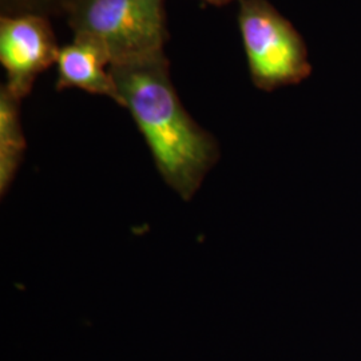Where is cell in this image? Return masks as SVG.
<instances>
[{
	"instance_id": "6da1fadb",
	"label": "cell",
	"mask_w": 361,
	"mask_h": 361,
	"mask_svg": "<svg viewBox=\"0 0 361 361\" xmlns=\"http://www.w3.org/2000/svg\"><path fill=\"white\" fill-rule=\"evenodd\" d=\"M125 109L147 143L155 168L183 201H190L219 162L217 140L188 113L170 77L165 51L110 66Z\"/></svg>"
},
{
	"instance_id": "7a4b0ae2",
	"label": "cell",
	"mask_w": 361,
	"mask_h": 361,
	"mask_svg": "<svg viewBox=\"0 0 361 361\" xmlns=\"http://www.w3.org/2000/svg\"><path fill=\"white\" fill-rule=\"evenodd\" d=\"M65 16L73 35L101 44L111 65L164 52L169 40L165 0H71Z\"/></svg>"
},
{
	"instance_id": "3957f363",
	"label": "cell",
	"mask_w": 361,
	"mask_h": 361,
	"mask_svg": "<svg viewBox=\"0 0 361 361\" xmlns=\"http://www.w3.org/2000/svg\"><path fill=\"white\" fill-rule=\"evenodd\" d=\"M238 27L250 79L257 89L274 91L310 77L305 40L269 0H240Z\"/></svg>"
},
{
	"instance_id": "277c9868",
	"label": "cell",
	"mask_w": 361,
	"mask_h": 361,
	"mask_svg": "<svg viewBox=\"0 0 361 361\" xmlns=\"http://www.w3.org/2000/svg\"><path fill=\"white\" fill-rule=\"evenodd\" d=\"M61 47L50 18L37 13L0 15V63L6 89L23 101L37 78L56 63Z\"/></svg>"
},
{
	"instance_id": "5b68a950",
	"label": "cell",
	"mask_w": 361,
	"mask_h": 361,
	"mask_svg": "<svg viewBox=\"0 0 361 361\" xmlns=\"http://www.w3.org/2000/svg\"><path fill=\"white\" fill-rule=\"evenodd\" d=\"M110 56L92 39L74 37L73 42L61 47L56 61V90L79 89L94 95L107 97L118 106H123L116 80L110 73Z\"/></svg>"
},
{
	"instance_id": "8992f818",
	"label": "cell",
	"mask_w": 361,
	"mask_h": 361,
	"mask_svg": "<svg viewBox=\"0 0 361 361\" xmlns=\"http://www.w3.org/2000/svg\"><path fill=\"white\" fill-rule=\"evenodd\" d=\"M20 104L4 85L0 86V193L6 195L22 165L27 143Z\"/></svg>"
},
{
	"instance_id": "52a82bcc",
	"label": "cell",
	"mask_w": 361,
	"mask_h": 361,
	"mask_svg": "<svg viewBox=\"0 0 361 361\" xmlns=\"http://www.w3.org/2000/svg\"><path fill=\"white\" fill-rule=\"evenodd\" d=\"M71 0H0V15L37 13L46 18L65 16Z\"/></svg>"
},
{
	"instance_id": "ba28073f",
	"label": "cell",
	"mask_w": 361,
	"mask_h": 361,
	"mask_svg": "<svg viewBox=\"0 0 361 361\" xmlns=\"http://www.w3.org/2000/svg\"><path fill=\"white\" fill-rule=\"evenodd\" d=\"M202 1L209 3V4H213V6H225V4L232 3L234 0H202Z\"/></svg>"
}]
</instances>
